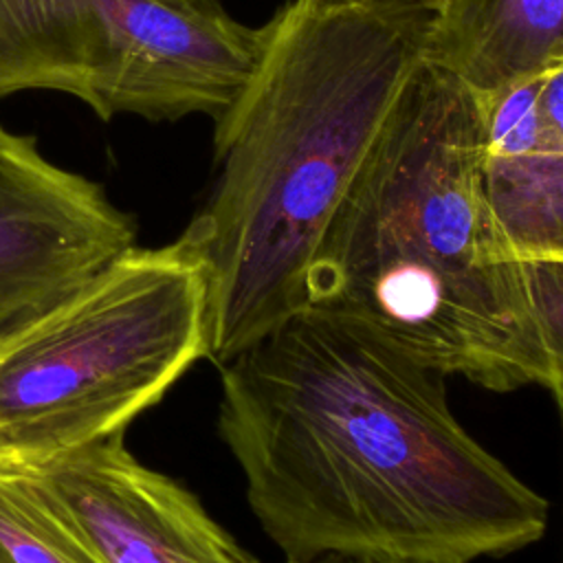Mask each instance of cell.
<instances>
[{
    "instance_id": "obj_1",
    "label": "cell",
    "mask_w": 563,
    "mask_h": 563,
    "mask_svg": "<svg viewBox=\"0 0 563 563\" xmlns=\"http://www.w3.org/2000/svg\"><path fill=\"white\" fill-rule=\"evenodd\" d=\"M444 378L317 308L220 365L218 431L286 563H475L543 537L548 501L457 422Z\"/></svg>"
},
{
    "instance_id": "obj_2",
    "label": "cell",
    "mask_w": 563,
    "mask_h": 563,
    "mask_svg": "<svg viewBox=\"0 0 563 563\" xmlns=\"http://www.w3.org/2000/svg\"><path fill=\"white\" fill-rule=\"evenodd\" d=\"M435 0H295L216 121L218 178L183 231L207 273V358L227 363L306 306V277L424 62Z\"/></svg>"
},
{
    "instance_id": "obj_3",
    "label": "cell",
    "mask_w": 563,
    "mask_h": 563,
    "mask_svg": "<svg viewBox=\"0 0 563 563\" xmlns=\"http://www.w3.org/2000/svg\"><path fill=\"white\" fill-rule=\"evenodd\" d=\"M475 95L427 62L409 79L306 277V306L490 391L561 389L486 196Z\"/></svg>"
},
{
    "instance_id": "obj_4",
    "label": "cell",
    "mask_w": 563,
    "mask_h": 563,
    "mask_svg": "<svg viewBox=\"0 0 563 563\" xmlns=\"http://www.w3.org/2000/svg\"><path fill=\"white\" fill-rule=\"evenodd\" d=\"M207 358V273L183 233L132 246L0 341V468L35 473L123 433Z\"/></svg>"
},
{
    "instance_id": "obj_5",
    "label": "cell",
    "mask_w": 563,
    "mask_h": 563,
    "mask_svg": "<svg viewBox=\"0 0 563 563\" xmlns=\"http://www.w3.org/2000/svg\"><path fill=\"white\" fill-rule=\"evenodd\" d=\"M271 37L273 20L246 26L220 0H0V99L53 90L101 121H218Z\"/></svg>"
},
{
    "instance_id": "obj_6",
    "label": "cell",
    "mask_w": 563,
    "mask_h": 563,
    "mask_svg": "<svg viewBox=\"0 0 563 563\" xmlns=\"http://www.w3.org/2000/svg\"><path fill=\"white\" fill-rule=\"evenodd\" d=\"M134 235L101 185L0 125V341L77 292Z\"/></svg>"
},
{
    "instance_id": "obj_7",
    "label": "cell",
    "mask_w": 563,
    "mask_h": 563,
    "mask_svg": "<svg viewBox=\"0 0 563 563\" xmlns=\"http://www.w3.org/2000/svg\"><path fill=\"white\" fill-rule=\"evenodd\" d=\"M99 563H257L176 479L114 433L24 473Z\"/></svg>"
},
{
    "instance_id": "obj_8",
    "label": "cell",
    "mask_w": 563,
    "mask_h": 563,
    "mask_svg": "<svg viewBox=\"0 0 563 563\" xmlns=\"http://www.w3.org/2000/svg\"><path fill=\"white\" fill-rule=\"evenodd\" d=\"M424 62L471 92L563 66V0H440Z\"/></svg>"
},
{
    "instance_id": "obj_9",
    "label": "cell",
    "mask_w": 563,
    "mask_h": 563,
    "mask_svg": "<svg viewBox=\"0 0 563 563\" xmlns=\"http://www.w3.org/2000/svg\"><path fill=\"white\" fill-rule=\"evenodd\" d=\"M486 196L517 260H563V154L486 158Z\"/></svg>"
},
{
    "instance_id": "obj_10",
    "label": "cell",
    "mask_w": 563,
    "mask_h": 563,
    "mask_svg": "<svg viewBox=\"0 0 563 563\" xmlns=\"http://www.w3.org/2000/svg\"><path fill=\"white\" fill-rule=\"evenodd\" d=\"M0 563H99L24 473L0 468Z\"/></svg>"
},
{
    "instance_id": "obj_11",
    "label": "cell",
    "mask_w": 563,
    "mask_h": 563,
    "mask_svg": "<svg viewBox=\"0 0 563 563\" xmlns=\"http://www.w3.org/2000/svg\"><path fill=\"white\" fill-rule=\"evenodd\" d=\"M548 73L515 79L497 90L475 95L486 158H526L541 154V95Z\"/></svg>"
},
{
    "instance_id": "obj_12",
    "label": "cell",
    "mask_w": 563,
    "mask_h": 563,
    "mask_svg": "<svg viewBox=\"0 0 563 563\" xmlns=\"http://www.w3.org/2000/svg\"><path fill=\"white\" fill-rule=\"evenodd\" d=\"M521 268L545 354L563 389V260L530 257L521 260Z\"/></svg>"
},
{
    "instance_id": "obj_13",
    "label": "cell",
    "mask_w": 563,
    "mask_h": 563,
    "mask_svg": "<svg viewBox=\"0 0 563 563\" xmlns=\"http://www.w3.org/2000/svg\"><path fill=\"white\" fill-rule=\"evenodd\" d=\"M543 147L541 154H563V66L545 77L541 95Z\"/></svg>"
},
{
    "instance_id": "obj_14",
    "label": "cell",
    "mask_w": 563,
    "mask_h": 563,
    "mask_svg": "<svg viewBox=\"0 0 563 563\" xmlns=\"http://www.w3.org/2000/svg\"><path fill=\"white\" fill-rule=\"evenodd\" d=\"M554 400H556V405H559V411H561V422H563V389H559L556 394H554ZM563 563V561H561Z\"/></svg>"
},
{
    "instance_id": "obj_15",
    "label": "cell",
    "mask_w": 563,
    "mask_h": 563,
    "mask_svg": "<svg viewBox=\"0 0 563 563\" xmlns=\"http://www.w3.org/2000/svg\"><path fill=\"white\" fill-rule=\"evenodd\" d=\"M310 563H350V561H336V559H321V561H310Z\"/></svg>"
},
{
    "instance_id": "obj_16",
    "label": "cell",
    "mask_w": 563,
    "mask_h": 563,
    "mask_svg": "<svg viewBox=\"0 0 563 563\" xmlns=\"http://www.w3.org/2000/svg\"><path fill=\"white\" fill-rule=\"evenodd\" d=\"M321 2H358V0H321ZM435 2H440V0H435Z\"/></svg>"
}]
</instances>
